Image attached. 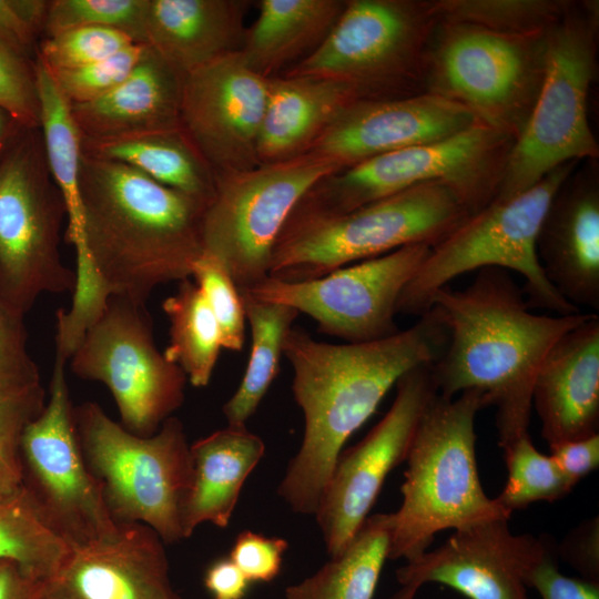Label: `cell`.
<instances>
[{
    "mask_svg": "<svg viewBox=\"0 0 599 599\" xmlns=\"http://www.w3.org/2000/svg\"><path fill=\"white\" fill-rule=\"evenodd\" d=\"M240 293L251 329V352L237 389L223 405L227 425L233 426L246 425L266 395L278 370L286 334L300 314L291 306Z\"/></svg>",
    "mask_w": 599,
    "mask_h": 599,
    "instance_id": "32",
    "label": "cell"
},
{
    "mask_svg": "<svg viewBox=\"0 0 599 599\" xmlns=\"http://www.w3.org/2000/svg\"><path fill=\"white\" fill-rule=\"evenodd\" d=\"M73 415L84 461L113 520L143 524L164 544L185 539L182 514L193 460L183 423L171 416L156 433L142 437L94 402L74 407Z\"/></svg>",
    "mask_w": 599,
    "mask_h": 599,
    "instance_id": "7",
    "label": "cell"
},
{
    "mask_svg": "<svg viewBox=\"0 0 599 599\" xmlns=\"http://www.w3.org/2000/svg\"><path fill=\"white\" fill-rule=\"evenodd\" d=\"M392 538V514L368 516L341 554L286 588V599H373Z\"/></svg>",
    "mask_w": 599,
    "mask_h": 599,
    "instance_id": "31",
    "label": "cell"
},
{
    "mask_svg": "<svg viewBox=\"0 0 599 599\" xmlns=\"http://www.w3.org/2000/svg\"><path fill=\"white\" fill-rule=\"evenodd\" d=\"M40 382L39 368L27 349L24 315L0 296V387H21Z\"/></svg>",
    "mask_w": 599,
    "mask_h": 599,
    "instance_id": "43",
    "label": "cell"
},
{
    "mask_svg": "<svg viewBox=\"0 0 599 599\" xmlns=\"http://www.w3.org/2000/svg\"><path fill=\"white\" fill-rule=\"evenodd\" d=\"M579 161L561 164L529 190L505 201H493L470 215L430 248L397 302V313L425 314L433 295L454 278L497 267L520 274L530 309L570 315L580 309L549 283L537 256V236L547 210Z\"/></svg>",
    "mask_w": 599,
    "mask_h": 599,
    "instance_id": "6",
    "label": "cell"
},
{
    "mask_svg": "<svg viewBox=\"0 0 599 599\" xmlns=\"http://www.w3.org/2000/svg\"><path fill=\"white\" fill-rule=\"evenodd\" d=\"M23 129L11 113L0 106V158Z\"/></svg>",
    "mask_w": 599,
    "mask_h": 599,
    "instance_id": "52",
    "label": "cell"
},
{
    "mask_svg": "<svg viewBox=\"0 0 599 599\" xmlns=\"http://www.w3.org/2000/svg\"><path fill=\"white\" fill-rule=\"evenodd\" d=\"M430 307L448 334L432 366L438 394L481 393L496 408L502 449L528 435L534 382L550 348L593 314H535L509 272L497 267L479 270L461 290L440 288Z\"/></svg>",
    "mask_w": 599,
    "mask_h": 599,
    "instance_id": "2",
    "label": "cell"
},
{
    "mask_svg": "<svg viewBox=\"0 0 599 599\" xmlns=\"http://www.w3.org/2000/svg\"><path fill=\"white\" fill-rule=\"evenodd\" d=\"M134 41L103 27H79L44 38L35 57L49 71L83 67L123 50Z\"/></svg>",
    "mask_w": 599,
    "mask_h": 599,
    "instance_id": "40",
    "label": "cell"
},
{
    "mask_svg": "<svg viewBox=\"0 0 599 599\" xmlns=\"http://www.w3.org/2000/svg\"><path fill=\"white\" fill-rule=\"evenodd\" d=\"M264 453V441L246 425H227L191 445L193 475L182 514L184 538L204 522L229 526L243 485Z\"/></svg>",
    "mask_w": 599,
    "mask_h": 599,
    "instance_id": "27",
    "label": "cell"
},
{
    "mask_svg": "<svg viewBox=\"0 0 599 599\" xmlns=\"http://www.w3.org/2000/svg\"><path fill=\"white\" fill-rule=\"evenodd\" d=\"M359 99L366 98L355 87L338 80L301 75L270 78L257 142L260 163L306 153L336 115Z\"/></svg>",
    "mask_w": 599,
    "mask_h": 599,
    "instance_id": "26",
    "label": "cell"
},
{
    "mask_svg": "<svg viewBox=\"0 0 599 599\" xmlns=\"http://www.w3.org/2000/svg\"><path fill=\"white\" fill-rule=\"evenodd\" d=\"M430 248L409 244L318 278L286 282L267 277L240 291L291 306L312 317L321 333L346 343L376 341L400 331L395 323L398 298Z\"/></svg>",
    "mask_w": 599,
    "mask_h": 599,
    "instance_id": "16",
    "label": "cell"
},
{
    "mask_svg": "<svg viewBox=\"0 0 599 599\" xmlns=\"http://www.w3.org/2000/svg\"><path fill=\"white\" fill-rule=\"evenodd\" d=\"M38 37L21 19L12 0H0V41L20 55L34 61Z\"/></svg>",
    "mask_w": 599,
    "mask_h": 599,
    "instance_id": "49",
    "label": "cell"
},
{
    "mask_svg": "<svg viewBox=\"0 0 599 599\" xmlns=\"http://www.w3.org/2000/svg\"><path fill=\"white\" fill-rule=\"evenodd\" d=\"M531 404L548 446L599 434V316L564 334L545 357Z\"/></svg>",
    "mask_w": 599,
    "mask_h": 599,
    "instance_id": "23",
    "label": "cell"
},
{
    "mask_svg": "<svg viewBox=\"0 0 599 599\" xmlns=\"http://www.w3.org/2000/svg\"><path fill=\"white\" fill-rule=\"evenodd\" d=\"M502 450L508 479L496 500L509 514L536 501H556L576 486L550 455L535 447L529 434Z\"/></svg>",
    "mask_w": 599,
    "mask_h": 599,
    "instance_id": "36",
    "label": "cell"
},
{
    "mask_svg": "<svg viewBox=\"0 0 599 599\" xmlns=\"http://www.w3.org/2000/svg\"><path fill=\"white\" fill-rule=\"evenodd\" d=\"M598 1L572 4L546 35L545 77L525 130L515 141L494 201L511 199L555 167L596 160L599 146L588 119L595 79Z\"/></svg>",
    "mask_w": 599,
    "mask_h": 599,
    "instance_id": "8",
    "label": "cell"
},
{
    "mask_svg": "<svg viewBox=\"0 0 599 599\" xmlns=\"http://www.w3.org/2000/svg\"><path fill=\"white\" fill-rule=\"evenodd\" d=\"M448 334L430 307L407 329L362 343L331 344L291 328L283 355L304 415V436L277 493L297 514L314 515L346 440L407 372L434 364Z\"/></svg>",
    "mask_w": 599,
    "mask_h": 599,
    "instance_id": "1",
    "label": "cell"
},
{
    "mask_svg": "<svg viewBox=\"0 0 599 599\" xmlns=\"http://www.w3.org/2000/svg\"><path fill=\"white\" fill-rule=\"evenodd\" d=\"M34 73L40 108V132L50 174L63 196L67 210V238L75 251L77 267L87 268L91 260L85 246L80 196L82 139L71 104L43 63L35 57Z\"/></svg>",
    "mask_w": 599,
    "mask_h": 599,
    "instance_id": "30",
    "label": "cell"
},
{
    "mask_svg": "<svg viewBox=\"0 0 599 599\" xmlns=\"http://www.w3.org/2000/svg\"><path fill=\"white\" fill-rule=\"evenodd\" d=\"M145 47L134 42L93 63L49 72L70 104L90 102L119 85L134 69Z\"/></svg>",
    "mask_w": 599,
    "mask_h": 599,
    "instance_id": "41",
    "label": "cell"
},
{
    "mask_svg": "<svg viewBox=\"0 0 599 599\" xmlns=\"http://www.w3.org/2000/svg\"><path fill=\"white\" fill-rule=\"evenodd\" d=\"M182 78L149 45L131 73L106 94L71 104L83 140H113L182 129Z\"/></svg>",
    "mask_w": 599,
    "mask_h": 599,
    "instance_id": "24",
    "label": "cell"
},
{
    "mask_svg": "<svg viewBox=\"0 0 599 599\" xmlns=\"http://www.w3.org/2000/svg\"><path fill=\"white\" fill-rule=\"evenodd\" d=\"M591 165L571 173L555 194L536 250L549 283L570 304L599 308V177Z\"/></svg>",
    "mask_w": 599,
    "mask_h": 599,
    "instance_id": "22",
    "label": "cell"
},
{
    "mask_svg": "<svg viewBox=\"0 0 599 599\" xmlns=\"http://www.w3.org/2000/svg\"><path fill=\"white\" fill-rule=\"evenodd\" d=\"M515 139L480 121L440 141L388 152L319 181L297 207L344 213L415 185L450 186L473 214L499 190Z\"/></svg>",
    "mask_w": 599,
    "mask_h": 599,
    "instance_id": "10",
    "label": "cell"
},
{
    "mask_svg": "<svg viewBox=\"0 0 599 599\" xmlns=\"http://www.w3.org/2000/svg\"><path fill=\"white\" fill-rule=\"evenodd\" d=\"M41 383L0 387V497L22 486L21 439L26 427L43 409Z\"/></svg>",
    "mask_w": 599,
    "mask_h": 599,
    "instance_id": "37",
    "label": "cell"
},
{
    "mask_svg": "<svg viewBox=\"0 0 599 599\" xmlns=\"http://www.w3.org/2000/svg\"><path fill=\"white\" fill-rule=\"evenodd\" d=\"M477 122L464 105L430 92L359 99L336 115L307 152L343 170L388 152L450 138Z\"/></svg>",
    "mask_w": 599,
    "mask_h": 599,
    "instance_id": "20",
    "label": "cell"
},
{
    "mask_svg": "<svg viewBox=\"0 0 599 599\" xmlns=\"http://www.w3.org/2000/svg\"><path fill=\"white\" fill-rule=\"evenodd\" d=\"M204 585L214 599H243L251 582L230 557H225L209 566Z\"/></svg>",
    "mask_w": 599,
    "mask_h": 599,
    "instance_id": "48",
    "label": "cell"
},
{
    "mask_svg": "<svg viewBox=\"0 0 599 599\" xmlns=\"http://www.w3.org/2000/svg\"><path fill=\"white\" fill-rule=\"evenodd\" d=\"M69 359L74 375L108 387L120 424L138 436L156 433L184 402L186 375L156 347L144 303L109 296Z\"/></svg>",
    "mask_w": 599,
    "mask_h": 599,
    "instance_id": "14",
    "label": "cell"
},
{
    "mask_svg": "<svg viewBox=\"0 0 599 599\" xmlns=\"http://www.w3.org/2000/svg\"><path fill=\"white\" fill-rule=\"evenodd\" d=\"M345 4L346 0H261L240 51L253 70L273 78L322 43Z\"/></svg>",
    "mask_w": 599,
    "mask_h": 599,
    "instance_id": "28",
    "label": "cell"
},
{
    "mask_svg": "<svg viewBox=\"0 0 599 599\" xmlns=\"http://www.w3.org/2000/svg\"><path fill=\"white\" fill-rule=\"evenodd\" d=\"M437 24L430 0H346L322 43L283 75L338 80L366 99L426 92V62Z\"/></svg>",
    "mask_w": 599,
    "mask_h": 599,
    "instance_id": "9",
    "label": "cell"
},
{
    "mask_svg": "<svg viewBox=\"0 0 599 599\" xmlns=\"http://www.w3.org/2000/svg\"><path fill=\"white\" fill-rule=\"evenodd\" d=\"M508 520L455 530L436 549L406 561L396 571L398 582L440 583L468 599H530L528 577L550 547L532 535L514 534Z\"/></svg>",
    "mask_w": 599,
    "mask_h": 599,
    "instance_id": "19",
    "label": "cell"
},
{
    "mask_svg": "<svg viewBox=\"0 0 599 599\" xmlns=\"http://www.w3.org/2000/svg\"><path fill=\"white\" fill-rule=\"evenodd\" d=\"M560 557L588 580L599 581V519L598 516L578 525L562 539Z\"/></svg>",
    "mask_w": 599,
    "mask_h": 599,
    "instance_id": "46",
    "label": "cell"
},
{
    "mask_svg": "<svg viewBox=\"0 0 599 599\" xmlns=\"http://www.w3.org/2000/svg\"><path fill=\"white\" fill-rule=\"evenodd\" d=\"M47 581L13 560H0V599H43Z\"/></svg>",
    "mask_w": 599,
    "mask_h": 599,
    "instance_id": "50",
    "label": "cell"
},
{
    "mask_svg": "<svg viewBox=\"0 0 599 599\" xmlns=\"http://www.w3.org/2000/svg\"><path fill=\"white\" fill-rule=\"evenodd\" d=\"M245 1L146 0L144 44L181 77L241 49Z\"/></svg>",
    "mask_w": 599,
    "mask_h": 599,
    "instance_id": "25",
    "label": "cell"
},
{
    "mask_svg": "<svg viewBox=\"0 0 599 599\" xmlns=\"http://www.w3.org/2000/svg\"><path fill=\"white\" fill-rule=\"evenodd\" d=\"M287 548L284 538L243 530L236 536L229 557L251 583L270 582L281 572Z\"/></svg>",
    "mask_w": 599,
    "mask_h": 599,
    "instance_id": "44",
    "label": "cell"
},
{
    "mask_svg": "<svg viewBox=\"0 0 599 599\" xmlns=\"http://www.w3.org/2000/svg\"><path fill=\"white\" fill-rule=\"evenodd\" d=\"M432 366L403 375L384 417L339 454L314 514L331 557L343 551L368 517L388 474L405 461L418 423L438 393Z\"/></svg>",
    "mask_w": 599,
    "mask_h": 599,
    "instance_id": "17",
    "label": "cell"
},
{
    "mask_svg": "<svg viewBox=\"0 0 599 599\" xmlns=\"http://www.w3.org/2000/svg\"><path fill=\"white\" fill-rule=\"evenodd\" d=\"M484 407L475 389L451 398L437 393L426 407L405 459L402 505L392 512L388 559L419 557L443 530L510 518L478 475L475 419Z\"/></svg>",
    "mask_w": 599,
    "mask_h": 599,
    "instance_id": "4",
    "label": "cell"
},
{
    "mask_svg": "<svg viewBox=\"0 0 599 599\" xmlns=\"http://www.w3.org/2000/svg\"><path fill=\"white\" fill-rule=\"evenodd\" d=\"M146 0H51L44 38L79 27L119 30L144 43Z\"/></svg>",
    "mask_w": 599,
    "mask_h": 599,
    "instance_id": "38",
    "label": "cell"
},
{
    "mask_svg": "<svg viewBox=\"0 0 599 599\" xmlns=\"http://www.w3.org/2000/svg\"><path fill=\"white\" fill-rule=\"evenodd\" d=\"M270 78L253 70L240 50L183 75L181 125L215 174L261 164L257 142Z\"/></svg>",
    "mask_w": 599,
    "mask_h": 599,
    "instance_id": "18",
    "label": "cell"
},
{
    "mask_svg": "<svg viewBox=\"0 0 599 599\" xmlns=\"http://www.w3.org/2000/svg\"><path fill=\"white\" fill-rule=\"evenodd\" d=\"M529 587L541 599H599V581L562 573L555 562L551 548L530 572Z\"/></svg>",
    "mask_w": 599,
    "mask_h": 599,
    "instance_id": "45",
    "label": "cell"
},
{
    "mask_svg": "<svg viewBox=\"0 0 599 599\" xmlns=\"http://www.w3.org/2000/svg\"><path fill=\"white\" fill-rule=\"evenodd\" d=\"M79 186L85 246L105 298L145 304L158 286L191 278L203 254L205 204L83 152Z\"/></svg>",
    "mask_w": 599,
    "mask_h": 599,
    "instance_id": "3",
    "label": "cell"
},
{
    "mask_svg": "<svg viewBox=\"0 0 599 599\" xmlns=\"http://www.w3.org/2000/svg\"><path fill=\"white\" fill-rule=\"evenodd\" d=\"M470 215L459 194L439 182L344 213L295 207L274 244L268 277L309 281L405 245L433 247Z\"/></svg>",
    "mask_w": 599,
    "mask_h": 599,
    "instance_id": "5",
    "label": "cell"
},
{
    "mask_svg": "<svg viewBox=\"0 0 599 599\" xmlns=\"http://www.w3.org/2000/svg\"><path fill=\"white\" fill-rule=\"evenodd\" d=\"M438 22L476 26L511 35L546 34L566 14V0H430Z\"/></svg>",
    "mask_w": 599,
    "mask_h": 599,
    "instance_id": "35",
    "label": "cell"
},
{
    "mask_svg": "<svg viewBox=\"0 0 599 599\" xmlns=\"http://www.w3.org/2000/svg\"><path fill=\"white\" fill-rule=\"evenodd\" d=\"M12 4L24 23L39 38L44 32L50 1L12 0Z\"/></svg>",
    "mask_w": 599,
    "mask_h": 599,
    "instance_id": "51",
    "label": "cell"
},
{
    "mask_svg": "<svg viewBox=\"0 0 599 599\" xmlns=\"http://www.w3.org/2000/svg\"><path fill=\"white\" fill-rule=\"evenodd\" d=\"M43 599H179L164 542L150 527L119 524L114 535L72 549L47 581Z\"/></svg>",
    "mask_w": 599,
    "mask_h": 599,
    "instance_id": "21",
    "label": "cell"
},
{
    "mask_svg": "<svg viewBox=\"0 0 599 599\" xmlns=\"http://www.w3.org/2000/svg\"><path fill=\"white\" fill-rule=\"evenodd\" d=\"M546 35L438 22L427 55L425 90L464 105L478 121L516 141L544 81Z\"/></svg>",
    "mask_w": 599,
    "mask_h": 599,
    "instance_id": "11",
    "label": "cell"
},
{
    "mask_svg": "<svg viewBox=\"0 0 599 599\" xmlns=\"http://www.w3.org/2000/svg\"><path fill=\"white\" fill-rule=\"evenodd\" d=\"M419 587L414 583L400 585V588L390 597V599H415Z\"/></svg>",
    "mask_w": 599,
    "mask_h": 599,
    "instance_id": "53",
    "label": "cell"
},
{
    "mask_svg": "<svg viewBox=\"0 0 599 599\" xmlns=\"http://www.w3.org/2000/svg\"><path fill=\"white\" fill-rule=\"evenodd\" d=\"M71 550L43 521L22 486L0 497V560H13L34 577L48 581Z\"/></svg>",
    "mask_w": 599,
    "mask_h": 599,
    "instance_id": "34",
    "label": "cell"
},
{
    "mask_svg": "<svg viewBox=\"0 0 599 599\" xmlns=\"http://www.w3.org/2000/svg\"><path fill=\"white\" fill-rule=\"evenodd\" d=\"M337 171L328 159L306 152L215 174L202 217L203 254L219 261L238 290L267 278L274 244L291 213L308 191Z\"/></svg>",
    "mask_w": 599,
    "mask_h": 599,
    "instance_id": "13",
    "label": "cell"
},
{
    "mask_svg": "<svg viewBox=\"0 0 599 599\" xmlns=\"http://www.w3.org/2000/svg\"><path fill=\"white\" fill-rule=\"evenodd\" d=\"M550 456L575 485L599 466V434L549 447Z\"/></svg>",
    "mask_w": 599,
    "mask_h": 599,
    "instance_id": "47",
    "label": "cell"
},
{
    "mask_svg": "<svg viewBox=\"0 0 599 599\" xmlns=\"http://www.w3.org/2000/svg\"><path fill=\"white\" fill-rule=\"evenodd\" d=\"M191 278L202 292L221 332L222 347L240 352L245 339L242 296L231 275L214 257L202 254Z\"/></svg>",
    "mask_w": 599,
    "mask_h": 599,
    "instance_id": "39",
    "label": "cell"
},
{
    "mask_svg": "<svg viewBox=\"0 0 599 599\" xmlns=\"http://www.w3.org/2000/svg\"><path fill=\"white\" fill-rule=\"evenodd\" d=\"M55 351L49 400L21 439L22 488L43 521L71 549L101 541L119 528L84 461L65 376Z\"/></svg>",
    "mask_w": 599,
    "mask_h": 599,
    "instance_id": "15",
    "label": "cell"
},
{
    "mask_svg": "<svg viewBox=\"0 0 599 599\" xmlns=\"http://www.w3.org/2000/svg\"><path fill=\"white\" fill-rule=\"evenodd\" d=\"M82 152L132 166L158 183L205 205L214 193L215 173L183 129L113 140H83Z\"/></svg>",
    "mask_w": 599,
    "mask_h": 599,
    "instance_id": "29",
    "label": "cell"
},
{
    "mask_svg": "<svg viewBox=\"0 0 599 599\" xmlns=\"http://www.w3.org/2000/svg\"><path fill=\"white\" fill-rule=\"evenodd\" d=\"M64 217L40 129L24 128L0 158V296L23 315L44 293L74 292L60 254Z\"/></svg>",
    "mask_w": 599,
    "mask_h": 599,
    "instance_id": "12",
    "label": "cell"
},
{
    "mask_svg": "<svg viewBox=\"0 0 599 599\" xmlns=\"http://www.w3.org/2000/svg\"><path fill=\"white\" fill-rule=\"evenodd\" d=\"M162 308L170 321V343L163 352L195 387H205L222 347L217 323L192 278L179 282L177 291L165 298Z\"/></svg>",
    "mask_w": 599,
    "mask_h": 599,
    "instance_id": "33",
    "label": "cell"
},
{
    "mask_svg": "<svg viewBox=\"0 0 599 599\" xmlns=\"http://www.w3.org/2000/svg\"><path fill=\"white\" fill-rule=\"evenodd\" d=\"M0 106L11 113L24 128L40 125L34 61L0 41Z\"/></svg>",
    "mask_w": 599,
    "mask_h": 599,
    "instance_id": "42",
    "label": "cell"
}]
</instances>
